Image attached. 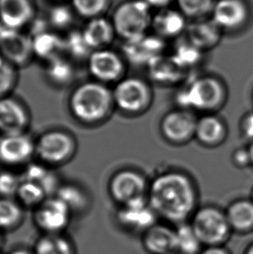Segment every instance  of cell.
<instances>
[{"instance_id": "8d00e7d4", "label": "cell", "mask_w": 253, "mask_h": 254, "mask_svg": "<svg viewBox=\"0 0 253 254\" xmlns=\"http://www.w3.org/2000/svg\"><path fill=\"white\" fill-rule=\"evenodd\" d=\"M110 0H72L75 11L82 17L95 18L108 9Z\"/></svg>"}, {"instance_id": "7c38bea8", "label": "cell", "mask_w": 253, "mask_h": 254, "mask_svg": "<svg viewBox=\"0 0 253 254\" xmlns=\"http://www.w3.org/2000/svg\"><path fill=\"white\" fill-rule=\"evenodd\" d=\"M250 16L246 0H216L210 17L223 31H233L244 27Z\"/></svg>"}, {"instance_id": "484cf974", "label": "cell", "mask_w": 253, "mask_h": 254, "mask_svg": "<svg viewBox=\"0 0 253 254\" xmlns=\"http://www.w3.org/2000/svg\"><path fill=\"white\" fill-rule=\"evenodd\" d=\"M35 254H77L74 241L64 234H43L33 248Z\"/></svg>"}, {"instance_id": "f6af8a7d", "label": "cell", "mask_w": 253, "mask_h": 254, "mask_svg": "<svg viewBox=\"0 0 253 254\" xmlns=\"http://www.w3.org/2000/svg\"><path fill=\"white\" fill-rule=\"evenodd\" d=\"M8 254H35L33 250H30L26 248H16Z\"/></svg>"}, {"instance_id": "c3c4849f", "label": "cell", "mask_w": 253, "mask_h": 254, "mask_svg": "<svg viewBox=\"0 0 253 254\" xmlns=\"http://www.w3.org/2000/svg\"><path fill=\"white\" fill-rule=\"evenodd\" d=\"M3 233L0 231V249L3 247Z\"/></svg>"}, {"instance_id": "cb8c5ba5", "label": "cell", "mask_w": 253, "mask_h": 254, "mask_svg": "<svg viewBox=\"0 0 253 254\" xmlns=\"http://www.w3.org/2000/svg\"><path fill=\"white\" fill-rule=\"evenodd\" d=\"M33 55L48 62L65 52L64 38L46 31L31 38Z\"/></svg>"}, {"instance_id": "277c9868", "label": "cell", "mask_w": 253, "mask_h": 254, "mask_svg": "<svg viewBox=\"0 0 253 254\" xmlns=\"http://www.w3.org/2000/svg\"><path fill=\"white\" fill-rule=\"evenodd\" d=\"M176 100L183 110L213 111L225 102L226 89L216 77L200 76L181 90Z\"/></svg>"}, {"instance_id": "7a4b0ae2", "label": "cell", "mask_w": 253, "mask_h": 254, "mask_svg": "<svg viewBox=\"0 0 253 254\" xmlns=\"http://www.w3.org/2000/svg\"><path fill=\"white\" fill-rule=\"evenodd\" d=\"M113 106L112 91L106 84L97 81L75 87L68 99L72 116L84 124H98L104 120Z\"/></svg>"}, {"instance_id": "60d3db41", "label": "cell", "mask_w": 253, "mask_h": 254, "mask_svg": "<svg viewBox=\"0 0 253 254\" xmlns=\"http://www.w3.org/2000/svg\"><path fill=\"white\" fill-rule=\"evenodd\" d=\"M233 162L240 168H245L252 164L250 152L248 148H239L233 153Z\"/></svg>"}, {"instance_id": "603a6c76", "label": "cell", "mask_w": 253, "mask_h": 254, "mask_svg": "<svg viewBox=\"0 0 253 254\" xmlns=\"http://www.w3.org/2000/svg\"><path fill=\"white\" fill-rule=\"evenodd\" d=\"M82 31L92 51L106 48L117 35L112 21L103 17L91 18Z\"/></svg>"}, {"instance_id": "d6a6232c", "label": "cell", "mask_w": 253, "mask_h": 254, "mask_svg": "<svg viewBox=\"0 0 253 254\" xmlns=\"http://www.w3.org/2000/svg\"><path fill=\"white\" fill-rule=\"evenodd\" d=\"M16 197L17 198V201L24 207L36 208L48 196L45 190L37 183L22 180Z\"/></svg>"}, {"instance_id": "5b68a950", "label": "cell", "mask_w": 253, "mask_h": 254, "mask_svg": "<svg viewBox=\"0 0 253 254\" xmlns=\"http://www.w3.org/2000/svg\"><path fill=\"white\" fill-rule=\"evenodd\" d=\"M189 222L203 247L226 246L233 236L226 211L215 206L198 207Z\"/></svg>"}, {"instance_id": "836d02e7", "label": "cell", "mask_w": 253, "mask_h": 254, "mask_svg": "<svg viewBox=\"0 0 253 254\" xmlns=\"http://www.w3.org/2000/svg\"><path fill=\"white\" fill-rule=\"evenodd\" d=\"M202 51L186 40L176 45L171 59L182 69L197 64L201 59Z\"/></svg>"}, {"instance_id": "30bf717a", "label": "cell", "mask_w": 253, "mask_h": 254, "mask_svg": "<svg viewBox=\"0 0 253 254\" xmlns=\"http://www.w3.org/2000/svg\"><path fill=\"white\" fill-rule=\"evenodd\" d=\"M148 186L143 175L133 170H122L113 175L109 185L111 198L119 205L147 197Z\"/></svg>"}, {"instance_id": "5bb4252c", "label": "cell", "mask_w": 253, "mask_h": 254, "mask_svg": "<svg viewBox=\"0 0 253 254\" xmlns=\"http://www.w3.org/2000/svg\"><path fill=\"white\" fill-rule=\"evenodd\" d=\"M35 154V141L25 133L0 134V162L18 166L27 162Z\"/></svg>"}, {"instance_id": "d590c367", "label": "cell", "mask_w": 253, "mask_h": 254, "mask_svg": "<svg viewBox=\"0 0 253 254\" xmlns=\"http://www.w3.org/2000/svg\"><path fill=\"white\" fill-rule=\"evenodd\" d=\"M65 52L75 60H87L93 52L86 42L82 31H71L64 38Z\"/></svg>"}, {"instance_id": "4316f807", "label": "cell", "mask_w": 253, "mask_h": 254, "mask_svg": "<svg viewBox=\"0 0 253 254\" xmlns=\"http://www.w3.org/2000/svg\"><path fill=\"white\" fill-rule=\"evenodd\" d=\"M22 180L30 181L37 183L45 190L48 197L55 196L60 184L59 178L54 172L46 168L43 164L31 163L24 169Z\"/></svg>"}, {"instance_id": "681fc988", "label": "cell", "mask_w": 253, "mask_h": 254, "mask_svg": "<svg viewBox=\"0 0 253 254\" xmlns=\"http://www.w3.org/2000/svg\"><path fill=\"white\" fill-rule=\"evenodd\" d=\"M251 199L253 200V192H252V198H251Z\"/></svg>"}, {"instance_id": "ab89813d", "label": "cell", "mask_w": 253, "mask_h": 254, "mask_svg": "<svg viewBox=\"0 0 253 254\" xmlns=\"http://www.w3.org/2000/svg\"><path fill=\"white\" fill-rule=\"evenodd\" d=\"M71 11L63 5L53 7L49 14V21L54 27L63 29L68 27L72 22Z\"/></svg>"}, {"instance_id": "f1b7e54d", "label": "cell", "mask_w": 253, "mask_h": 254, "mask_svg": "<svg viewBox=\"0 0 253 254\" xmlns=\"http://www.w3.org/2000/svg\"><path fill=\"white\" fill-rule=\"evenodd\" d=\"M67 205L72 214L85 213L90 206V199L85 191L75 184H64L59 187L56 195Z\"/></svg>"}, {"instance_id": "ac0fdd59", "label": "cell", "mask_w": 253, "mask_h": 254, "mask_svg": "<svg viewBox=\"0 0 253 254\" xmlns=\"http://www.w3.org/2000/svg\"><path fill=\"white\" fill-rule=\"evenodd\" d=\"M141 246L147 254H171L176 253L175 226L166 222L154 224L141 236Z\"/></svg>"}, {"instance_id": "b9f144b4", "label": "cell", "mask_w": 253, "mask_h": 254, "mask_svg": "<svg viewBox=\"0 0 253 254\" xmlns=\"http://www.w3.org/2000/svg\"><path fill=\"white\" fill-rule=\"evenodd\" d=\"M241 130L245 137L253 141V111L244 117L241 122Z\"/></svg>"}, {"instance_id": "83f0119b", "label": "cell", "mask_w": 253, "mask_h": 254, "mask_svg": "<svg viewBox=\"0 0 253 254\" xmlns=\"http://www.w3.org/2000/svg\"><path fill=\"white\" fill-rule=\"evenodd\" d=\"M24 220V206L11 198L0 197V231L13 232Z\"/></svg>"}, {"instance_id": "7bdbcfd3", "label": "cell", "mask_w": 253, "mask_h": 254, "mask_svg": "<svg viewBox=\"0 0 253 254\" xmlns=\"http://www.w3.org/2000/svg\"><path fill=\"white\" fill-rule=\"evenodd\" d=\"M198 254H233L226 246L204 247Z\"/></svg>"}, {"instance_id": "816d5d0a", "label": "cell", "mask_w": 253, "mask_h": 254, "mask_svg": "<svg viewBox=\"0 0 253 254\" xmlns=\"http://www.w3.org/2000/svg\"><path fill=\"white\" fill-rule=\"evenodd\" d=\"M178 254L177 253H175V254Z\"/></svg>"}, {"instance_id": "2e32d148", "label": "cell", "mask_w": 253, "mask_h": 254, "mask_svg": "<svg viewBox=\"0 0 253 254\" xmlns=\"http://www.w3.org/2000/svg\"><path fill=\"white\" fill-rule=\"evenodd\" d=\"M198 119L189 110L171 111L161 122V132L166 139L175 143H183L195 136Z\"/></svg>"}, {"instance_id": "ba28073f", "label": "cell", "mask_w": 253, "mask_h": 254, "mask_svg": "<svg viewBox=\"0 0 253 254\" xmlns=\"http://www.w3.org/2000/svg\"><path fill=\"white\" fill-rule=\"evenodd\" d=\"M112 94L115 106L127 114L142 112L149 106L152 99L148 84L137 77H127L118 81Z\"/></svg>"}, {"instance_id": "6da1fadb", "label": "cell", "mask_w": 253, "mask_h": 254, "mask_svg": "<svg viewBox=\"0 0 253 254\" xmlns=\"http://www.w3.org/2000/svg\"><path fill=\"white\" fill-rule=\"evenodd\" d=\"M147 200L159 220L173 226L189 222L198 209V192L188 175L168 172L148 186Z\"/></svg>"}, {"instance_id": "e0dca14e", "label": "cell", "mask_w": 253, "mask_h": 254, "mask_svg": "<svg viewBox=\"0 0 253 254\" xmlns=\"http://www.w3.org/2000/svg\"><path fill=\"white\" fill-rule=\"evenodd\" d=\"M30 115L23 103L10 96L0 98V134L25 133Z\"/></svg>"}, {"instance_id": "ffe728a7", "label": "cell", "mask_w": 253, "mask_h": 254, "mask_svg": "<svg viewBox=\"0 0 253 254\" xmlns=\"http://www.w3.org/2000/svg\"><path fill=\"white\" fill-rule=\"evenodd\" d=\"M223 31L211 17H203L189 23L185 34L187 40L205 51L215 47L222 37Z\"/></svg>"}, {"instance_id": "e575fe53", "label": "cell", "mask_w": 253, "mask_h": 254, "mask_svg": "<svg viewBox=\"0 0 253 254\" xmlns=\"http://www.w3.org/2000/svg\"><path fill=\"white\" fill-rule=\"evenodd\" d=\"M216 0H175L178 10L188 19L195 20L211 15Z\"/></svg>"}, {"instance_id": "7402d4cb", "label": "cell", "mask_w": 253, "mask_h": 254, "mask_svg": "<svg viewBox=\"0 0 253 254\" xmlns=\"http://www.w3.org/2000/svg\"><path fill=\"white\" fill-rule=\"evenodd\" d=\"M225 211L233 234L246 235L253 233V201L252 199L234 200Z\"/></svg>"}, {"instance_id": "7dc6e473", "label": "cell", "mask_w": 253, "mask_h": 254, "mask_svg": "<svg viewBox=\"0 0 253 254\" xmlns=\"http://www.w3.org/2000/svg\"><path fill=\"white\" fill-rule=\"evenodd\" d=\"M250 152L251 160H252V164L253 165V142L251 144L250 148H248Z\"/></svg>"}, {"instance_id": "8992f818", "label": "cell", "mask_w": 253, "mask_h": 254, "mask_svg": "<svg viewBox=\"0 0 253 254\" xmlns=\"http://www.w3.org/2000/svg\"><path fill=\"white\" fill-rule=\"evenodd\" d=\"M75 149V138L66 131H47L35 141V154L50 165L67 162L74 155Z\"/></svg>"}, {"instance_id": "9c48e42d", "label": "cell", "mask_w": 253, "mask_h": 254, "mask_svg": "<svg viewBox=\"0 0 253 254\" xmlns=\"http://www.w3.org/2000/svg\"><path fill=\"white\" fill-rule=\"evenodd\" d=\"M72 216L67 205L57 196H52L34 208L33 222L43 234H64Z\"/></svg>"}, {"instance_id": "d4e9b609", "label": "cell", "mask_w": 253, "mask_h": 254, "mask_svg": "<svg viewBox=\"0 0 253 254\" xmlns=\"http://www.w3.org/2000/svg\"><path fill=\"white\" fill-rule=\"evenodd\" d=\"M226 127L220 118L213 115H206L198 119L195 136L206 146H215L226 138Z\"/></svg>"}, {"instance_id": "4dcf8cb0", "label": "cell", "mask_w": 253, "mask_h": 254, "mask_svg": "<svg viewBox=\"0 0 253 254\" xmlns=\"http://www.w3.org/2000/svg\"><path fill=\"white\" fill-rule=\"evenodd\" d=\"M148 68L151 77L158 83H175L183 75V69L173 61L171 57L167 59L161 56L149 64Z\"/></svg>"}, {"instance_id": "1f68e13d", "label": "cell", "mask_w": 253, "mask_h": 254, "mask_svg": "<svg viewBox=\"0 0 253 254\" xmlns=\"http://www.w3.org/2000/svg\"><path fill=\"white\" fill-rule=\"evenodd\" d=\"M176 253L178 254H198L204 248L189 222L175 226Z\"/></svg>"}, {"instance_id": "74e56055", "label": "cell", "mask_w": 253, "mask_h": 254, "mask_svg": "<svg viewBox=\"0 0 253 254\" xmlns=\"http://www.w3.org/2000/svg\"><path fill=\"white\" fill-rule=\"evenodd\" d=\"M16 68L0 56V98L8 96L16 85L17 79Z\"/></svg>"}, {"instance_id": "44dd1931", "label": "cell", "mask_w": 253, "mask_h": 254, "mask_svg": "<svg viewBox=\"0 0 253 254\" xmlns=\"http://www.w3.org/2000/svg\"><path fill=\"white\" fill-rule=\"evenodd\" d=\"M32 16L33 7L30 0H0V22L3 27L18 31Z\"/></svg>"}, {"instance_id": "f907efd6", "label": "cell", "mask_w": 253, "mask_h": 254, "mask_svg": "<svg viewBox=\"0 0 253 254\" xmlns=\"http://www.w3.org/2000/svg\"><path fill=\"white\" fill-rule=\"evenodd\" d=\"M1 29H2V25H0V31H1Z\"/></svg>"}, {"instance_id": "f35d334b", "label": "cell", "mask_w": 253, "mask_h": 254, "mask_svg": "<svg viewBox=\"0 0 253 254\" xmlns=\"http://www.w3.org/2000/svg\"><path fill=\"white\" fill-rule=\"evenodd\" d=\"M21 176L12 172L3 171L0 173V197L11 198L17 195V190L20 186Z\"/></svg>"}, {"instance_id": "4fadbf2b", "label": "cell", "mask_w": 253, "mask_h": 254, "mask_svg": "<svg viewBox=\"0 0 253 254\" xmlns=\"http://www.w3.org/2000/svg\"><path fill=\"white\" fill-rule=\"evenodd\" d=\"M0 56L15 67L26 65L33 57L31 37L17 30L2 26L0 31Z\"/></svg>"}, {"instance_id": "8fae6325", "label": "cell", "mask_w": 253, "mask_h": 254, "mask_svg": "<svg viewBox=\"0 0 253 254\" xmlns=\"http://www.w3.org/2000/svg\"><path fill=\"white\" fill-rule=\"evenodd\" d=\"M87 64L90 75L104 84L120 81L124 74L123 59L110 49L93 51L87 59Z\"/></svg>"}, {"instance_id": "bcb514c9", "label": "cell", "mask_w": 253, "mask_h": 254, "mask_svg": "<svg viewBox=\"0 0 253 254\" xmlns=\"http://www.w3.org/2000/svg\"><path fill=\"white\" fill-rule=\"evenodd\" d=\"M243 254H253V241L247 246L246 249H245V251H244Z\"/></svg>"}, {"instance_id": "d6986e66", "label": "cell", "mask_w": 253, "mask_h": 254, "mask_svg": "<svg viewBox=\"0 0 253 254\" xmlns=\"http://www.w3.org/2000/svg\"><path fill=\"white\" fill-rule=\"evenodd\" d=\"M188 25V18L182 11L168 7L154 14L151 29L158 37L168 39L185 34Z\"/></svg>"}, {"instance_id": "f546056e", "label": "cell", "mask_w": 253, "mask_h": 254, "mask_svg": "<svg viewBox=\"0 0 253 254\" xmlns=\"http://www.w3.org/2000/svg\"><path fill=\"white\" fill-rule=\"evenodd\" d=\"M45 74L52 83L59 86H66L74 79L75 69L68 59L60 56L46 62Z\"/></svg>"}, {"instance_id": "9a60e30c", "label": "cell", "mask_w": 253, "mask_h": 254, "mask_svg": "<svg viewBox=\"0 0 253 254\" xmlns=\"http://www.w3.org/2000/svg\"><path fill=\"white\" fill-rule=\"evenodd\" d=\"M164 49V39L155 34H147L135 40L124 42L123 52L133 64L148 66L163 56Z\"/></svg>"}, {"instance_id": "3957f363", "label": "cell", "mask_w": 253, "mask_h": 254, "mask_svg": "<svg viewBox=\"0 0 253 254\" xmlns=\"http://www.w3.org/2000/svg\"><path fill=\"white\" fill-rule=\"evenodd\" d=\"M152 10L144 0H126L119 4L112 19L117 36L126 42L148 34L154 16Z\"/></svg>"}, {"instance_id": "ee69618b", "label": "cell", "mask_w": 253, "mask_h": 254, "mask_svg": "<svg viewBox=\"0 0 253 254\" xmlns=\"http://www.w3.org/2000/svg\"><path fill=\"white\" fill-rule=\"evenodd\" d=\"M146 3L152 8V9H157V10H161L165 8L170 7L174 1L175 0H144Z\"/></svg>"}, {"instance_id": "52a82bcc", "label": "cell", "mask_w": 253, "mask_h": 254, "mask_svg": "<svg viewBox=\"0 0 253 254\" xmlns=\"http://www.w3.org/2000/svg\"><path fill=\"white\" fill-rule=\"evenodd\" d=\"M115 220L123 232L141 236L157 223L159 218L149 205L147 197H144L119 206Z\"/></svg>"}]
</instances>
